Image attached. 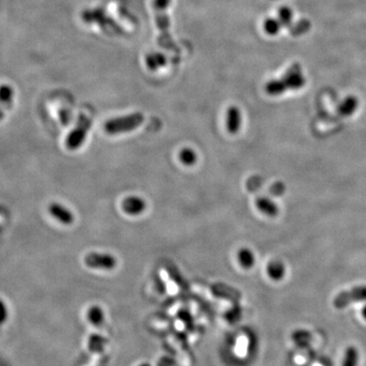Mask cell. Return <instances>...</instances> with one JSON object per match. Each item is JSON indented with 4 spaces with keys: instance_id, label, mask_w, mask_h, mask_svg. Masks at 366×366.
<instances>
[{
    "instance_id": "cell-1",
    "label": "cell",
    "mask_w": 366,
    "mask_h": 366,
    "mask_svg": "<svg viewBox=\"0 0 366 366\" xmlns=\"http://www.w3.org/2000/svg\"><path fill=\"white\" fill-rule=\"evenodd\" d=\"M171 3V0H153V8L155 11V19L160 32L159 45L168 50L175 49L176 46L170 35V23L167 14V9Z\"/></svg>"
},
{
    "instance_id": "cell-2",
    "label": "cell",
    "mask_w": 366,
    "mask_h": 366,
    "mask_svg": "<svg viewBox=\"0 0 366 366\" xmlns=\"http://www.w3.org/2000/svg\"><path fill=\"white\" fill-rule=\"evenodd\" d=\"M145 120L143 113L136 112L125 116L109 119L104 124V131L110 136L131 133L141 126Z\"/></svg>"
},
{
    "instance_id": "cell-3",
    "label": "cell",
    "mask_w": 366,
    "mask_h": 366,
    "mask_svg": "<svg viewBox=\"0 0 366 366\" xmlns=\"http://www.w3.org/2000/svg\"><path fill=\"white\" fill-rule=\"evenodd\" d=\"M91 126H92V120L89 117L84 116V115L79 116L76 126L68 136V139H67L68 148L71 150L78 149L85 142V139H87V136L89 134Z\"/></svg>"
},
{
    "instance_id": "cell-4",
    "label": "cell",
    "mask_w": 366,
    "mask_h": 366,
    "mask_svg": "<svg viewBox=\"0 0 366 366\" xmlns=\"http://www.w3.org/2000/svg\"><path fill=\"white\" fill-rule=\"evenodd\" d=\"M84 264L91 269L111 271L117 266V260L109 253L92 252L85 255Z\"/></svg>"
},
{
    "instance_id": "cell-5",
    "label": "cell",
    "mask_w": 366,
    "mask_h": 366,
    "mask_svg": "<svg viewBox=\"0 0 366 366\" xmlns=\"http://www.w3.org/2000/svg\"><path fill=\"white\" fill-rule=\"evenodd\" d=\"M284 87L291 90H298L302 88L305 84V78L302 74V71H301L299 64H294L291 67V69L285 73V75L281 78Z\"/></svg>"
},
{
    "instance_id": "cell-6",
    "label": "cell",
    "mask_w": 366,
    "mask_h": 366,
    "mask_svg": "<svg viewBox=\"0 0 366 366\" xmlns=\"http://www.w3.org/2000/svg\"><path fill=\"white\" fill-rule=\"evenodd\" d=\"M48 211L56 221L63 225H72L74 222V216L72 211L59 203H52L48 207Z\"/></svg>"
},
{
    "instance_id": "cell-7",
    "label": "cell",
    "mask_w": 366,
    "mask_h": 366,
    "mask_svg": "<svg viewBox=\"0 0 366 366\" xmlns=\"http://www.w3.org/2000/svg\"><path fill=\"white\" fill-rule=\"evenodd\" d=\"M123 212L129 216H139L143 214L146 208V203L140 197H128L123 200L121 204Z\"/></svg>"
},
{
    "instance_id": "cell-8",
    "label": "cell",
    "mask_w": 366,
    "mask_h": 366,
    "mask_svg": "<svg viewBox=\"0 0 366 366\" xmlns=\"http://www.w3.org/2000/svg\"><path fill=\"white\" fill-rule=\"evenodd\" d=\"M366 299V287L354 288L349 292L340 294L335 299L336 307H344L347 304L354 302V300H365Z\"/></svg>"
},
{
    "instance_id": "cell-9",
    "label": "cell",
    "mask_w": 366,
    "mask_h": 366,
    "mask_svg": "<svg viewBox=\"0 0 366 366\" xmlns=\"http://www.w3.org/2000/svg\"><path fill=\"white\" fill-rule=\"evenodd\" d=\"M241 112L238 107L231 106L226 112V128L229 134L235 135L241 127Z\"/></svg>"
},
{
    "instance_id": "cell-10",
    "label": "cell",
    "mask_w": 366,
    "mask_h": 366,
    "mask_svg": "<svg viewBox=\"0 0 366 366\" xmlns=\"http://www.w3.org/2000/svg\"><path fill=\"white\" fill-rule=\"evenodd\" d=\"M85 317H87V320L90 322L91 325L98 327L102 325L105 320V311L99 305H92L87 310Z\"/></svg>"
},
{
    "instance_id": "cell-11",
    "label": "cell",
    "mask_w": 366,
    "mask_h": 366,
    "mask_svg": "<svg viewBox=\"0 0 366 366\" xmlns=\"http://www.w3.org/2000/svg\"><path fill=\"white\" fill-rule=\"evenodd\" d=\"M179 160L184 166L191 167V166L197 164L198 154L196 153V150H193L190 147H184L180 150Z\"/></svg>"
},
{
    "instance_id": "cell-12",
    "label": "cell",
    "mask_w": 366,
    "mask_h": 366,
    "mask_svg": "<svg viewBox=\"0 0 366 366\" xmlns=\"http://www.w3.org/2000/svg\"><path fill=\"white\" fill-rule=\"evenodd\" d=\"M166 61H167L166 57L161 53H152V54H148L146 57V67L152 71H155V70H158L159 68L164 67L166 64Z\"/></svg>"
},
{
    "instance_id": "cell-13",
    "label": "cell",
    "mask_w": 366,
    "mask_h": 366,
    "mask_svg": "<svg viewBox=\"0 0 366 366\" xmlns=\"http://www.w3.org/2000/svg\"><path fill=\"white\" fill-rule=\"evenodd\" d=\"M238 262L244 269H250L255 264V257L253 252L248 248H241L238 251Z\"/></svg>"
},
{
    "instance_id": "cell-14",
    "label": "cell",
    "mask_w": 366,
    "mask_h": 366,
    "mask_svg": "<svg viewBox=\"0 0 366 366\" xmlns=\"http://www.w3.org/2000/svg\"><path fill=\"white\" fill-rule=\"evenodd\" d=\"M256 207L262 213L271 217H274L278 214V207L268 199H258L256 201Z\"/></svg>"
},
{
    "instance_id": "cell-15",
    "label": "cell",
    "mask_w": 366,
    "mask_h": 366,
    "mask_svg": "<svg viewBox=\"0 0 366 366\" xmlns=\"http://www.w3.org/2000/svg\"><path fill=\"white\" fill-rule=\"evenodd\" d=\"M357 106H358V100L355 97H353V96L347 97L345 100H344V102L340 105L339 112L342 115L349 116L357 109Z\"/></svg>"
},
{
    "instance_id": "cell-16",
    "label": "cell",
    "mask_w": 366,
    "mask_h": 366,
    "mask_svg": "<svg viewBox=\"0 0 366 366\" xmlns=\"http://www.w3.org/2000/svg\"><path fill=\"white\" fill-rule=\"evenodd\" d=\"M14 96L13 88L9 84H1L0 85V103L4 105H10Z\"/></svg>"
},
{
    "instance_id": "cell-17",
    "label": "cell",
    "mask_w": 366,
    "mask_h": 366,
    "mask_svg": "<svg viewBox=\"0 0 366 366\" xmlns=\"http://www.w3.org/2000/svg\"><path fill=\"white\" fill-rule=\"evenodd\" d=\"M282 25L280 23L279 18H267L264 23V29L268 35L275 36L277 35L280 30H281Z\"/></svg>"
},
{
    "instance_id": "cell-18",
    "label": "cell",
    "mask_w": 366,
    "mask_h": 366,
    "mask_svg": "<svg viewBox=\"0 0 366 366\" xmlns=\"http://www.w3.org/2000/svg\"><path fill=\"white\" fill-rule=\"evenodd\" d=\"M268 274L274 280H281L285 274L284 266L278 262L271 263L268 266Z\"/></svg>"
},
{
    "instance_id": "cell-19",
    "label": "cell",
    "mask_w": 366,
    "mask_h": 366,
    "mask_svg": "<svg viewBox=\"0 0 366 366\" xmlns=\"http://www.w3.org/2000/svg\"><path fill=\"white\" fill-rule=\"evenodd\" d=\"M292 16H293V12L289 7H282L279 10V20H280V23H281L282 27L290 25L291 20H292Z\"/></svg>"
},
{
    "instance_id": "cell-20",
    "label": "cell",
    "mask_w": 366,
    "mask_h": 366,
    "mask_svg": "<svg viewBox=\"0 0 366 366\" xmlns=\"http://www.w3.org/2000/svg\"><path fill=\"white\" fill-rule=\"evenodd\" d=\"M357 362V352L354 348H349L345 360H344V366H355Z\"/></svg>"
},
{
    "instance_id": "cell-21",
    "label": "cell",
    "mask_w": 366,
    "mask_h": 366,
    "mask_svg": "<svg viewBox=\"0 0 366 366\" xmlns=\"http://www.w3.org/2000/svg\"><path fill=\"white\" fill-rule=\"evenodd\" d=\"M60 119L63 125H69L70 122V114L69 113H64V112H60Z\"/></svg>"
},
{
    "instance_id": "cell-22",
    "label": "cell",
    "mask_w": 366,
    "mask_h": 366,
    "mask_svg": "<svg viewBox=\"0 0 366 366\" xmlns=\"http://www.w3.org/2000/svg\"><path fill=\"white\" fill-rule=\"evenodd\" d=\"M3 118H4V112L1 108H0V121H1Z\"/></svg>"
},
{
    "instance_id": "cell-23",
    "label": "cell",
    "mask_w": 366,
    "mask_h": 366,
    "mask_svg": "<svg viewBox=\"0 0 366 366\" xmlns=\"http://www.w3.org/2000/svg\"><path fill=\"white\" fill-rule=\"evenodd\" d=\"M363 315H364V318L366 319V306L363 308Z\"/></svg>"
}]
</instances>
